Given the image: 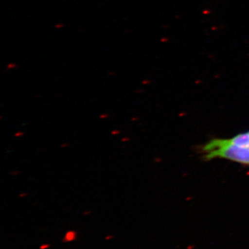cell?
I'll use <instances>...</instances> for the list:
<instances>
[{"label": "cell", "instance_id": "52a82bcc", "mask_svg": "<svg viewBox=\"0 0 249 249\" xmlns=\"http://www.w3.org/2000/svg\"><path fill=\"white\" fill-rule=\"evenodd\" d=\"M129 140V138L128 137H124L122 139H121V142H127Z\"/></svg>", "mask_w": 249, "mask_h": 249}, {"label": "cell", "instance_id": "3957f363", "mask_svg": "<svg viewBox=\"0 0 249 249\" xmlns=\"http://www.w3.org/2000/svg\"><path fill=\"white\" fill-rule=\"evenodd\" d=\"M121 134V131L119 130V129H113V130L111 131V135H113V136L119 135V134Z\"/></svg>", "mask_w": 249, "mask_h": 249}, {"label": "cell", "instance_id": "7a4b0ae2", "mask_svg": "<svg viewBox=\"0 0 249 249\" xmlns=\"http://www.w3.org/2000/svg\"><path fill=\"white\" fill-rule=\"evenodd\" d=\"M229 140L237 145L249 147V131L245 133L237 134L232 138L229 139Z\"/></svg>", "mask_w": 249, "mask_h": 249}, {"label": "cell", "instance_id": "277c9868", "mask_svg": "<svg viewBox=\"0 0 249 249\" xmlns=\"http://www.w3.org/2000/svg\"><path fill=\"white\" fill-rule=\"evenodd\" d=\"M109 114H106V113H103V114H100L99 118L101 119H106L109 118Z\"/></svg>", "mask_w": 249, "mask_h": 249}, {"label": "cell", "instance_id": "6da1fadb", "mask_svg": "<svg viewBox=\"0 0 249 249\" xmlns=\"http://www.w3.org/2000/svg\"><path fill=\"white\" fill-rule=\"evenodd\" d=\"M201 150L206 160L216 158L225 159L249 165V147L233 143L229 139H213L203 145Z\"/></svg>", "mask_w": 249, "mask_h": 249}, {"label": "cell", "instance_id": "ba28073f", "mask_svg": "<svg viewBox=\"0 0 249 249\" xmlns=\"http://www.w3.org/2000/svg\"><path fill=\"white\" fill-rule=\"evenodd\" d=\"M27 193H20V194L19 195V197H24V196H27Z\"/></svg>", "mask_w": 249, "mask_h": 249}, {"label": "cell", "instance_id": "8992f818", "mask_svg": "<svg viewBox=\"0 0 249 249\" xmlns=\"http://www.w3.org/2000/svg\"><path fill=\"white\" fill-rule=\"evenodd\" d=\"M69 146V143H67V142H64V143L61 144V145H60V147H62V148H65V147H67Z\"/></svg>", "mask_w": 249, "mask_h": 249}, {"label": "cell", "instance_id": "5b68a950", "mask_svg": "<svg viewBox=\"0 0 249 249\" xmlns=\"http://www.w3.org/2000/svg\"><path fill=\"white\" fill-rule=\"evenodd\" d=\"M23 135H24V132H17L15 133V137H22Z\"/></svg>", "mask_w": 249, "mask_h": 249}, {"label": "cell", "instance_id": "9c48e42d", "mask_svg": "<svg viewBox=\"0 0 249 249\" xmlns=\"http://www.w3.org/2000/svg\"><path fill=\"white\" fill-rule=\"evenodd\" d=\"M18 174H19V172L16 171H16H12L11 173V175H13V176H16V175H18Z\"/></svg>", "mask_w": 249, "mask_h": 249}]
</instances>
